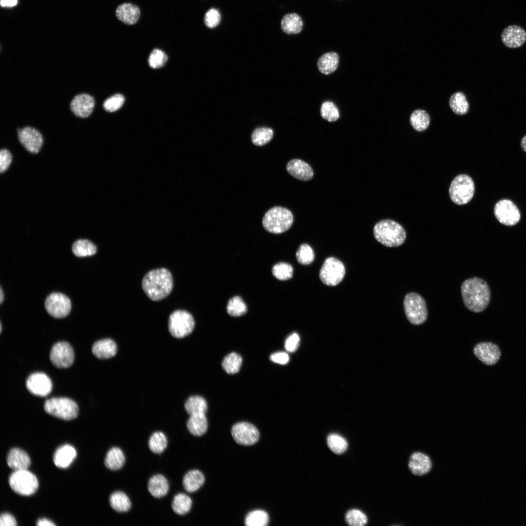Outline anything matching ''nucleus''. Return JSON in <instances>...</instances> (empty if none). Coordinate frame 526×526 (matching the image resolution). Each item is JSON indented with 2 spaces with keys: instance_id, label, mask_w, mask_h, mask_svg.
I'll return each instance as SVG.
<instances>
[{
  "instance_id": "obj_22",
  "label": "nucleus",
  "mask_w": 526,
  "mask_h": 526,
  "mask_svg": "<svg viewBox=\"0 0 526 526\" xmlns=\"http://www.w3.org/2000/svg\"><path fill=\"white\" fill-rule=\"evenodd\" d=\"M8 466L14 471L27 470L31 461L28 454L23 450L16 448L11 449L7 456Z\"/></svg>"
},
{
  "instance_id": "obj_29",
  "label": "nucleus",
  "mask_w": 526,
  "mask_h": 526,
  "mask_svg": "<svg viewBox=\"0 0 526 526\" xmlns=\"http://www.w3.org/2000/svg\"><path fill=\"white\" fill-rule=\"evenodd\" d=\"M204 482L205 477L203 474L197 470L188 471L183 479V487L189 493L197 491L203 486Z\"/></svg>"
},
{
  "instance_id": "obj_49",
  "label": "nucleus",
  "mask_w": 526,
  "mask_h": 526,
  "mask_svg": "<svg viewBox=\"0 0 526 526\" xmlns=\"http://www.w3.org/2000/svg\"><path fill=\"white\" fill-rule=\"evenodd\" d=\"M125 101L124 96L121 94H115L105 100L103 107L109 112H114L119 109Z\"/></svg>"
},
{
  "instance_id": "obj_40",
  "label": "nucleus",
  "mask_w": 526,
  "mask_h": 526,
  "mask_svg": "<svg viewBox=\"0 0 526 526\" xmlns=\"http://www.w3.org/2000/svg\"><path fill=\"white\" fill-rule=\"evenodd\" d=\"M273 131L267 127H261L256 129L251 136L253 144L262 146L268 143L273 138Z\"/></svg>"
},
{
  "instance_id": "obj_21",
  "label": "nucleus",
  "mask_w": 526,
  "mask_h": 526,
  "mask_svg": "<svg viewBox=\"0 0 526 526\" xmlns=\"http://www.w3.org/2000/svg\"><path fill=\"white\" fill-rule=\"evenodd\" d=\"M408 467L413 474L421 476L430 471L432 463L427 454L421 452H415L410 457Z\"/></svg>"
},
{
  "instance_id": "obj_5",
  "label": "nucleus",
  "mask_w": 526,
  "mask_h": 526,
  "mask_svg": "<svg viewBox=\"0 0 526 526\" xmlns=\"http://www.w3.org/2000/svg\"><path fill=\"white\" fill-rule=\"evenodd\" d=\"M474 190V184L471 178L466 174H460L452 181L449 188V195L454 203L463 205L472 199Z\"/></svg>"
},
{
  "instance_id": "obj_6",
  "label": "nucleus",
  "mask_w": 526,
  "mask_h": 526,
  "mask_svg": "<svg viewBox=\"0 0 526 526\" xmlns=\"http://www.w3.org/2000/svg\"><path fill=\"white\" fill-rule=\"evenodd\" d=\"M403 305L406 318L411 323L420 325L426 320L428 317L426 303L419 294L415 292L407 294Z\"/></svg>"
},
{
  "instance_id": "obj_25",
  "label": "nucleus",
  "mask_w": 526,
  "mask_h": 526,
  "mask_svg": "<svg viewBox=\"0 0 526 526\" xmlns=\"http://www.w3.org/2000/svg\"><path fill=\"white\" fill-rule=\"evenodd\" d=\"M94 356L100 359H107L115 356L117 352L115 342L110 338L103 339L95 342L92 347Z\"/></svg>"
},
{
  "instance_id": "obj_8",
  "label": "nucleus",
  "mask_w": 526,
  "mask_h": 526,
  "mask_svg": "<svg viewBox=\"0 0 526 526\" xmlns=\"http://www.w3.org/2000/svg\"><path fill=\"white\" fill-rule=\"evenodd\" d=\"M9 484L14 492L25 496L34 494L38 486L37 477L27 469L14 471L9 476Z\"/></svg>"
},
{
  "instance_id": "obj_19",
  "label": "nucleus",
  "mask_w": 526,
  "mask_h": 526,
  "mask_svg": "<svg viewBox=\"0 0 526 526\" xmlns=\"http://www.w3.org/2000/svg\"><path fill=\"white\" fill-rule=\"evenodd\" d=\"M94 106V97L87 94L75 95L70 103V109L76 116L85 118L90 116Z\"/></svg>"
},
{
  "instance_id": "obj_37",
  "label": "nucleus",
  "mask_w": 526,
  "mask_h": 526,
  "mask_svg": "<svg viewBox=\"0 0 526 526\" xmlns=\"http://www.w3.org/2000/svg\"><path fill=\"white\" fill-rule=\"evenodd\" d=\"M192 506L191 498L184 493L175 495L172 503V508L176 514L183 515L188 513Z\"/></svg>"
},
{
  "instance_id": "obj_55",
  "label": "nucleus",
  "mask_w": 526,
  "mask_h": 526,
  "mask_svg": "<svg viewBox=\"0 0 526 526\" xmlns=\"http://www.w3.org/2000/svg\"><path fill=\"white\" fill-rule=\"evenodd\" d=\"M38 526H54L56 525L51 521L47 519H39L37 522Z\"/></svg>"
},
{
  "instance_id": "obj_53",
  "label": "nucleus",
  "mask_w": 526,
  "mask_h": 526,
  "mask_svg": "<svg viewBox=\"0 0 526 526\" xmlns=\"http://www.w3.org/2000/svg\"><path fill=\"white\" fill-rule=\"evenodd\" d=\"M270 359L274 362L284 365L289 361V357L285 352H279L271 354Z\"/></svg>"
},
{
  "instance_id": "obj_48",
  "label": "nucleus",
  "mask_w": 526,
  "mask_h": 526,
  "mask_svg": "<svg viewBox=\"0 0 526 526\" xmlns=\"http://www.w3.org/2000/svg\"><path fill=\"white\" fill-rule=\"evenodd\" d=\"M168 60L167 55L162 50L155 49L150 54L148 62L149 65L153 69L163 67Z\"/></svg>"
},
{
  "instance_id": "obj_4",
  "label": "nucleus",
  "mask_w": 526,
  "mask_h": 526,
  "mask_svg": "<svg viewBox=\"0 0 526 526\" xmlns=\"http://www.w3.org/2000/svg\"><path fill=\"white\" fill-rule=\"evenodd\" d=\"M293 220V215L289 209L282 207H274L265 213L262 224L268 232L280 234L290 228Z\"/></svg>"
},
{
  "instance_id": "obj_46",
  "label": "nucleus",
  "mask_w": 526,
  "mask_h": 526,
  "mask_svg": "<svg viewBox=\"0 0 526 526\" xmlns=\"http://www.w3.org/2000/svg\"><path fill=\"white\" fill-rule=\"evenodd\" d=\"M296 255L298 263L303 265L310 264L315 258L313 249L306 244H303L299 246Z\"/></svg>"
},
{
  "instance_id": "obj_15",
  "label": "nucleus",
  "mask_w": 526,
  "mask_h": 526,
  "mask_svg": "<svg viewBox=\"0 0 526 526\" xmlns=\"http://www.w3.org/2000/svg\"><path fill=\"white\" fill-rule=\"evenodd\" d=\"M26 386L30 393L41 397L47 396L52 390L50 378L45 374L40 372L30 375L26 380Z\"/></svg>"
},
{
  "instance_id": "obj_30",
  "label": "nucleus",
  "mask_w": 526,
  "mask_h": 526,
  "mask_svg": "<svg viewBox=\"0 0 526 526\" xmlns=\"http://www.w3.org/2000/svg\"><path fill=\"white\" fill-rule=\"evenodd\" d=\"M187 422V427L189 432L196 436L203 435L207 429V420L206 414H199L189 415Z\"/></svg>"
},
{
  "instance_id": "obj_20",
  "label": "nucleus",
  "mask_w": 526,
  "mask_h": 526,
  "mask_svg": "<svg viewBox=\"0 0 526 526\" xmlns=\"http://www.w3.org/2000/svg\"><path fill=\"white\" fill-rule=\"evenodd\" d=\"M286 169L292 176L303 181L311 180L314 175L311 166L299 159H293L289 161L286 165Z\"/></svg>"
},
{
  "instance_id": "obj_45",
  "label": "nucleus",
  "mask_w": 526,
  "mask_h": 526,
  "mask_svg": "<svg viewBox=\"0 0 526 526\" xmlns=\"http://www.w3.org/2000/svg\"><path fill=\"white\" fill-rule=\"evenodd\" d=\"M327 445L332 451L338 454L343 453L348 447L346 440L337 434H331L328 436Z\"/></svg>"
},
{
  "instance_id": "obj_41",
  "label": "nucleus",
  "mask_w": 526,
  "mask_h": 526,
  "mask_svg": "<svg viewBox=\"0 0 526 526\" xmlns=\"http://www.w3.org/2000/svg\"><path fill=\"white\" fill-rule=\"evenodd\" d=\"M268 522V514L262 510H255L249 512L244 521L247 526H265Z\"/></svg>"
},
{
  "instance_id": "obj_28",
  "label": "nucleus",
  "mask_w": 526,
  "mask_h": 526,
  "mask_svg": "<svg viewBox=\"0 0 526 526\" xmlns=\"http://www.w3.org/2000/svg\"><path fill=\"white\" fill-rule=\"evenodd\" d=\"M303 26L301 17L296 13L285 15L281 21V28L287 34H297L300 33Z\"/></svg>"
},
{
  "instance_id": "obj_18",
  "label": "nucleus",
  "mask_w": 526,
  "mask_h": 526,
  "mask_svg": "<svg viewBox=\"0 0 526 526\" xmlns=\"http://www.w3.org/2000/svg\"><path fill=\"white\" fill-rule=\"evenodd\" d=\"M503 43L509 48L522 46L526 41V31L521 26L511 25L507 26L501 34Z\"/></svg>"
},
{
  "instance_id": "obj_39",
  "label": "nucleus",
  "mask_w": 526,
  "mask_h": 526,
  "mask_svg": "<svg viewBox=\"0 0 526 526\" xmlns=\"http://www.w3.org/2000/svg\"><path fill=\"white\" fill-rule=\"evenodd\" d=\"M148 445L150 450L153 453L159 454L164 451L168 445V440L164 433L156 432L150 436Z\"/></svg>"
},
{
  "instance_id": "obj_2",
  "label": "nucleus",
  "mask_w": 526,
  "mask_h": 526,
  "mask_svg": "<svg viewBox=\"0 0 526 526\" xmlns=\"http://www.w3.org/2000/svg\"><path fill=\"white\" fill-rule=\"evenodd\" d=\"M142 287L151 300H162L169 296L172 290V275L169 270L165 268L151 270L143 277Z\"/></svg>"
},
{
  "instance_id": "obj_52",
  "label": "nucleus",
  "mask_w": 526,
  "mask_h": 526,
  "mask_svg": "<svg viewBox=\"0 0 526 526\" xmlns=\"http://www.w3.org/2000/svg\"><path fill=\"white\" fill-rule=\"evenodd\" d=\"M299 342L300 337L299 335L297 333H294L286 338L284 344L285 348L288 352H293L298 348Z\"/></svg>"
},
{
  "instance_id": "obj_51",
  "label": "nucleus",
  "mask_w": 526,
  "mask_h": 526,
  "mask_svg": "<svg viewBox=\"0 0 526 526\" xmlns=\"http://www.w3.org/2000/svg\"><path fill=\"white\" fill-rule=\"evenodd\" d=\"M12 162V155L6 149H2L0 151V172L1 173L5 171L9 168Z\"/></svg>"
},
{
  "instance_id": "obj_54",
  "label": "nucleus",
  "mask_w": 526,
  "mask_h": 526,
  "mask_svg": "<svg viewBox=\"0 0 526 526\" xmlns=\"http://www.w3.org/2000/svg\"><path fill=\"white\" fill-rule=\"evenodd\" d=\"M0 525L1 526H15L17 525V523L13 515L8 513H4L0 516Z\"/></svg>"
},
{
  "instance_id": "obj_12",
  "label": "nucleus",
  "mask_w": 526,
  "mask_h": 526,
  "mask_svg": "<svg viewBox=\"0 0 526 526\" xmlns=\"http://www.w3.org/2000/svg\"><path fill=\"white\" fill-rule=\"evenodd\" d=\"M47 312L56 318H62L68 316L71 310L69 298L63 294L55 292L50 294L45 301Z\"/></svg>"
},
{
  "instance_id": "obj_26",
  "label": "nucleus",
  "mask_w": 526,
  "mask_h": 526,
  "mask_svg": "<svg viewBox=\"0 0 526 526\" xmlns=\"http://www.w3.org/2000/svg\"><path fill=\"white\" fill-rule=\"evenodd\" d=\"M339 56L335 52H330L323 54L318 59L317 67L322 74L328 75L334 72L339 64Z\"/></svg>"
},
{
  "instance_id": "obj_50",
  "label": "nucleus",
  "mask_w": 526,
  "mask_h": 526,
  "mask_svg": "<svg viewBox=\"0 0 526 526\" xmlns=\"http://www.w3.org/2000/svg\"><path fill=\"white\" fill-rule=\"evenodd\" d=\"M221 20V15L219 11L212 8L207 11L204 17V22L205 25L208 28L216 27Z\"/></svg>"
},
{
  "instance_id": "obj_1",
  "label": "nucleus",
  "mask_w": 526,
  "mask_h": 526,
  "mask_svg": "<svg viewBox=\"0 0 526 526\" xmlns=\"http://www.w3.org/2000/svg\"><path fill=\"white\" fill-rule=\"evenodd\" d=\"M463 303L466 308L474 313H480L488 306L490 291L483 279L474 277L466 280L461 286Z\"/></svg>"
},
{
  "instance_id": "obj_14",
  "label": "nucleus",
  "mask_w": 526,
  "mask_h": 526,
  "mask_svg": "<svg viewBox=\"0 0 526 526\" xmlns=\"http://www.w3.org/2000/svg\"><path fill=\"white\" fill-rule=\"evenodd\" d=\"M231 434L236 443L244 446L256 443L259 438V432L252 424L246 422H239L233 425Z\"/></svg>"
},
{
  "instance_id": "obj_38",
  "label": "nucleus",
  "mask_w": 526,
  "mask_h": 526,
  "mask_svg": "<svg viewBox=\"0 0 526 526\" xmlns=\"http://www.w3.org/2000/svg\"><path fill=\"white\" fill-rule=\"evenodd\" d=\"M242 363V358L236 353H231L225 356L222 362V366L228 374H234L239 372Z\"/></svg>"
},
{
  "instance_id": "obj_58",
  "label": "nucleus",
  "mask_w": 526,
  "mask_h": 526,
  "mask_svg": "<svg viewBox=\"0 0 526 526\" xmlns=\"http://www.w3.org/2000/svg\"><path fill=\"white\" fill-rule=\"evenodd\" d=\"M3 299H4V294L3 293V291H2V290L1 288H0V304H1L2 302H3Z\"/></svg>"
},
{
  "instance_id": "obj_27",
  "label": "nucleus",
  "mask_w": 526,
  "mask_h": 526,
  "mask_svg": "<svg viewBox=\"0 0 526 526\" xmlns=\"http://www.w3.org/2000/svg\"><path fill=\"white\" fill-rule=\"evenodd\" d=\"M148 489L153 497L156 498L163 497L169 491V485L168 480L162 475H153L148 482Z\"/></svg>"
},
{
  "instance_id": "obj_35",
  "label": "nucleus",
  "mask_w": 526,
  "mask_h": 526,
  "mask_svg": "<svg viewBox=\"0 0 526 526\" xmlns=\"http://www.w3.org/2000/svg\"><path fill=\"white\" fill-rule=\"evenodd\" d=\"M410 121L413 128L418 132L425 131L429 127L430 118L428 113L423 110L417 109L411 114Z\"/></svg>"
},
{
  "instance_id": "obj_42",
  "label": "nucleus",
  "mask_w": 526,
  "mask_h": 526,
  "mask_svg": "<svg viewBox=\"0 0 526 526\" xmlns=\"http://www.w3.org/2000/svg\"><path fill=\"white\" fill-rule=\"evenodd\" d=\"M247 310L246 305L239 296L233 297L228 301L226 311L231 316H243L246 313Z\"/></svg>"
},
{
  "instance_id": "obj_44",
  "label": "nucleus",
  "mask_w": 526,
  "mask_h": 526,
  "mask_svg": "<svg viewBox=\"0 0 526 526\" xmlns=\"http://www.w3.org/2000/svg\"><path fill=\"white\" fill-rule=\"evenodd\" d=\"M272 272L273 275L277 279L285 281L292 277L293 269L290 264L285 262H280L273 266Z\"/></svg>"
},
{
  "instance_id": "obj_47",
  "label": "nucleus",
  "mask_w": 526,
  "mask_h": 526,
  "mask_svg": "<svg viewBox=\"0 0 526 526\" xmlns=\"http://www.w3.org/2000/svg\"><path fill=\"white\" fill-rule=\"evenodd\" d=\"M345 520L347 524L351 526H363L368 521L366 516L362 512L355 509L347 512Z\"/></svg>"
},
{
  "instance_id": "obj_56",
  "label": "nucleus",
  "mask_w": 526,
  "mask_h": 526,
  "mask_svg": "<svg viewBox=\"0 0 526 526\" xmlns=\"http://www.w3.org/2000/svg\"><path fill=\"white\" fill-rule=\"evenodd\" d=\"M18 0H0V5L2 7H13L17 5Z\"/></svg>"
},
{
  "instance_id": "obj_17",
  "label": "nucleus",
  "mask_w": 526,
  "mask_h": 526,
  "mask_svg": "<svg viewBox=\"0 0 526 526\" xmlns=\"http://www.w3.org/2000/svg\"><path fill=\"white\" fill-rule=\"evenodd\" d=\"M474 355L487 365L495 364L499 360L501 353L499 347L490 342H482L473 348Z\"/></svg>"
},
{
  "instance_id": "obj_13",
  "label": "nucleus",
  "mask_w": 526,
  "mask_h": 526,
  "mask_svg": "<svg viewBox=\"0 0 526 526\" xmlns=\"http://www.w3.org/2000/svg\"><path fill=\"white\" fill-rule=\"evenodd\" d=\"M75 355L73 348L66 341H59L52 347L50 358L53 364L59 368L71 366L74 361Z\"/></svg>"
},
{
  "instance_id": "obj_16",
  "label": "nucleus",
  "mask_w": 526,
  "mask_h": 526,
  "mask_svg": "<svg viewBox=\"0 0 526 526\" xmlns=\"http://www.w3.org/2000/svg\"><path fill=\"white\" fill-rule=\"evenodd\" d=\"M18 136L19 142L27 151L32 153L39 151L43 143V138L37 130L31 127L19 129Z\"/></svg>"
},
{
  "instance_id": "obj_33",
  "label": "nucleus",
  "mask_w": 526,
  "mask_h": 526,
  "mask_svg": "<svg viewBox=\"0 0 526 526\" xmlns=\"http://www.w3.org/2000/svg\"><path fill=\"white\" fill-rule=\"evenodd\" d=\"M185 409L189 415L206 414L207 406L203 397L199 395H193L186 400Z\"/></svg>"
},
{
  "instance_id": "obj_9",
  "label": "nucleus",
  "mask_w": 526,
  "mask_h": 526,
  "mask_svg": "<svg viewBox=\"0 0 526 526\" xmlns=\"http://www.w3.org/2000/svg\"><path fill=\"white\" fill-rule=\"evenodd\" d=\"M195 326L194 319L190 313L183 310H177L169 316L168 328L174 338H180L189 335Z\"/></svg>"
},
{
  "instance_id": "obj_11",
  "label": "nucleus",
  "mask_w": 526,
  "mask_h": 526,
  "mask_svg": "<svg viewBox=\"0 0 526 526\" xmlns=\"http://www.w3.org/2000/svg\"><path fill=\"white\" fill-rule=\"evenodd\" d=\"M494 214L501 224L507 226L517 224L521 218L518 208L508 199H502L497 202L494 207Z\"/></svg>"
},
{
  "instance_id": "obj_36",
  "label": "nucleus",
  "mask_w": 526,
  "mask_h": 526,
  "mask_svg": "<svg viewBox=\"0 0 526 526\" xmlns=\"http://www.w3.org/2000/svg\"><path fill=\"white\" fill-rule=\"evenodd\" d=\"M72 251L78 257L92 256L95 254L97 248L92 242L86 239L76 241L72 245Z\"/></svg>"
},
{
  "instance_id": "obj_34",
  "label": "nucleus",
  "mask_w": 526,
  "mask_h": 526,
  "mask_svg": "<svg viewBox=\"0 0 526 526\" xmlns=\"http://www.w3.org/2000/svg\"><path fill=\"white\" fill-rule=\"evenodd\" d=\"M450 106L456 114L462 115L468 113L469 104L464 94L457 92L451 95L449 100Z\"/></svg>"
},
{
  "instance_id": "obj_7",
  "label": "nucleus",
  "mask_w": 526,
  "mask_h": 526,
  "mask_svg": "<svg viewBox=\"0 0 526 526\" xmlns=\"http://www.w3.org/2000/svg\"><path fill=\"white\" fill-rule=\"evenodd\" d=\"M45 411L58 418L70 420L76 418L78 413L77 404L66 397H53L46 400L44 404Z\"/></svg>"
},
{
  "instance_id": "obj_24",
  "label": "nucleus",
  "mask_w": 526,
  "mask_h": 526,
  "mask_svg": "<svg viewBox=\"0 0 526 526\" xmlns=\"http://www.w3.org/2000/svg\"><path fill=\"white\" fill-rule=\"evenodd\" d=\"M76 455L75 449L70 445L66 444L56 450L54 455L53 461L57 467L66 468L72 463Z\"/></svg>"
},
{
  "instance_id": "obj_43",
  "label": "nucleus",
  "mask_w": 526,
  "mask_h": 526,
  "mask_svg": "<svg viewBox=\"0 0 526 526\" xmlns=\"http://www.w3.org/2000/svg\"><path fill=\"white\" fill-rule=\"evenodd\" d=\"M320 113L322 118L330 122H335L339 118L338 107L330 101H326L322 103Z\"/></svg>"
},
{
  "instance_id": "obj_31",
  "label": "nucleus",
  "mask_w": 526,
  "mask_h": 526,
  "mask_svg": "<svg viewBox=\"0 0 526 526\" xmlns=\"http://www.w3.org/2000/svg\"><path fill=\"white\" fill-rule=\"evenodd\" d=\"M125 456L123 451L118 447H113L107 452L105 459V465L111 470H117L124 466Z\"/></svg>"
},
{
  "instance_id": "obj_32",
  "label": "nucleus",
  "mask_w": 526,
  "mask_h": 526,
  "mask_svg": "<svg viewBox=\"0 0 526 526\" xmlns=\"http://www.w3.org/2000/svg\"><path fill=\"white\" fill-rule=\"evenodd\" d=\"M109 501L112 508L119 513L127 512L132 507L129 498L122 491H116L112 494Z\"/></svg>"
},
{
  "instance_id": "obj_57",
  "label": "nucleus",
  "mask_w": 526,
  "mask_h": 526,
  "mask_svg": "<svg viewBox=\"0 0 526 526\" xmlns=\"http://www.w3.org/2000/svg\"><path fill=\"white\" fill-rule=\"evenodd\" d=\"M521 146L523 150L526 152V135H525L521 141Z\"/></svg>"
},
{
  "instance_id": "obj_3",
  "label": "nucleus",
  "mask_w": 526,
  "mask_h": 526,
  "mask_svg": "<svg viewBox=\"0 0 526 526\" xmlns=\"http://www.w3.org/2000/svg\"><path fill=\"white\" fill-rule=\"evenodd\" d=\"M375 239L382 244L389 247L399 246L405 242L406 233L403 227L394 221L381 220L374 226Z\"/></svg>"
},
{
  "instance_id": "obj_10",
  "label": "nucleus",
  "mask_w": 526,
  "mask_h": 526,
  "mask_svg": "<svg viewBox=\"0 0 526 526\" xmlns=\"http://www.w3.org/2000/svg\"><path fill=\"white\" fill-rule=\"evenodd\" d=\"M345 268L343 263L338 259L330 257L324 261L319 271L321 281L327 286H335L343 279Z\"/></svg>"
},
{
  "instance_id": "obj_23",
  "label": "nucleus",
  "mask_w": 526,
  "mask_h": 526,
  "mask_svg": "<svg viewBox=\"0 0 526 526\" xmlns=\"http://www.w3.org/2000/svg\"><path fill=\"white\" fill-rule=\"evenodd\" d=\"M115 13L119 20L128 25H132L136 23L140 16L139 7L130 3H125L119 5L116 8Z\"/></svg>"
}]
</instances>
